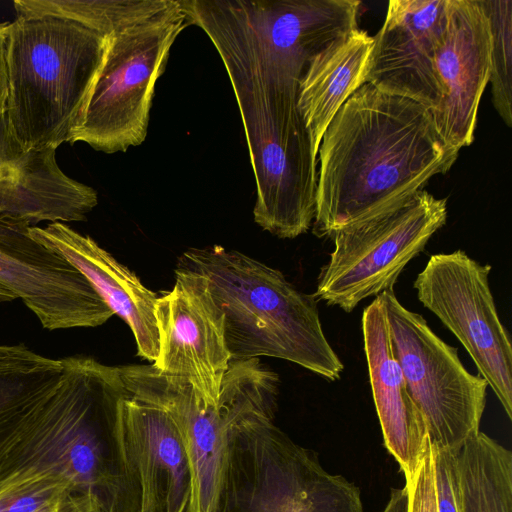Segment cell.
Returning <instances> with one entry per match:
<instances>
[{"instance_id":"cell-27","label":"cell","mask_w":512,"mask_h":512,"mask_svg":"<svg viewBox=\"0 0 512 512\" xmlns=\"http://www.w3.org/2000/svg\"><path fill=\"white\" fill-rule=\"evenodd\" d=\"M6 26L7 22L0 23V122L5 117L8 98Z\"/></svg>"},{"instance_id":"cell-11","label":"cell","mask_w":512,"mask_h":512,"mask_svg":"<svg viewBox=\"0 0 512 512\" xmlns=\"http://www.w3.org/2000/svg\"><path fill=\"white\" fill-rule=\"evenodd\" d=\"M490 265L464 251L432 255L414 281L418 300L457 337L512 418V346L489 285Z\"/></svg>"},{"instance_id":"cell-21","label":"cell","mask_w":512,"mask_h":512,"mask_svg":"<svg viewBox=\"0 0 512 512\" xmlns=\"http://www.w3.org/2000/svg\"><path fill=\"white\" fill-rule=\"evenodd\" d=\"M460 512H512V453L479 431L456 451Z\"/></svg>"},{"instance_id":"cell-2","label":"cell","mask_w":512,"mask_h":512,"mask_svg":"<svg viewBox=\"0 0 512 512\" xmlns=\"http://www.w3.org/2000/svg\"><path fill=\"white\" fill-rule=\"evenodd\" d=\"M429 108L362 85L327 126L320 145L313 233L332 237L423 190L458 158Z\"/></svg>"},{"instance_id":"cell-16","label":"cell","mask_w":512,"mask_h":512,"mask_svg":"<svg viewBox=\"0 0 512 512\" xmlns=\"http://www.w3.org/2000/svg\"><path fill=\"white\" fill-rule=\"evenodd\" d=\"M57 148H26L5 117L0 122V217L30 226L79 222L97 206V191L67 176Z\"/></svg>"},{"instance_id":"cell-10","label":"cell","mask_w":512,"mask_h":512,"mask_svg":"<svg viewBox=\"0 0 512 512\" xmlns=\"http://www.w3.org/2000/svg\"><path fill=\"white\" fill-rule=\"evenodd\" d=\"M127 397L165 410L181 436L190 464L193 490L187 512H209L221 469L229 423L250 410L272 412L265 386L252 375L230 369L217 407L206 404L185 379L159 371L153 364L118 366Z\"/></svg>"},{"instance_id":"cell-26","label":"cell","mask_w":512,"mask_h":512,"mask_svg":"<svg viewBox=\"0 0 512 512\" xmlns=\"http://www.w3.org/2000/svg\"><path fill=\"white\" fill-rule=\"evenodd\" d=\"M456 451L432 445L437 512H460Z\"/></svg>"},{"instance_id":"cell-1","label":"cell","mask_w":512,"mask_h":512,"mask_svg":"<svg viewBox=\"0 0 512 512\" xmlns=\"http://www.w3.org/2000/svg\"><path fill=\"white\" fill-rule=\"evenodd\" d=\"M217 50L240 111L256 183L254 221L279 238L312 226L317 154L298 109L299 83L321 46L284 0H179Z\"/></svg>"},{"instance_id":"cell-17","label":"cell","mask_w":512,"mask_h":512,"mask_svg":"<svg viewBox=\"0 0 512 512\" xmlns=\"http://www.w3.org/2000/svg\"><path fill=\"white\" fill-rule=\"evenodd\" d=\"M119 435L140 498L139 512H187L193 482L179 431L160 407L125 396Z\"/></svg>"},{"instance_id":"cell-5","label":"cell","mask_w":512,"mask_h":512,"mask_svg":"<svg viewBox=\"0 0 512 512\" xmlns=\"http://www.w3.org/2000/svg\"><path fill=\"white\" fill-rule=\"evenodd\" d=\"M109 36L54 15H16L6 26V119L26 148L74 144Z\"/></svg>"},{"instance_id":"cell-19","label":"cell","mask_w":512,"mask_h":512,"mask_svg":"<svg viewBox=\"0 0 512 512\" xmlns=\"http://www.w3.org/2000/svg\"><path fill=\"white\" fill-rule=\"evenodd\" d=\"M364 351L384 444L404 475L417 466L429 438L395 358L380 295L362 314Z\"/></svg>"},{"instance_id":"cell-14","label":"cell","mask_w":512,"mask_h":512,"mask_svg":"<svg viewBox=\"0 0 512 512\" xmlns=\"http://www.w3.org/2000/svg\"><path fill=\"white\" fill-rule=\"evenodd\" d=\"M449 0H391L374 45L366 83L430 110L444 88L435 66Z\"/></svg>"},{"instance_id":"cell-24","label":"cell","mask_w":512,"mask_h":512,"mask_svg":"<svg viewBox=\"0 0 512 512\" xmlns=\"http://www.w3.org/2000/svg\"><path fill=\"white\" fill-rule=\"evenodd\" d=\"M491 33L490 79L496 111L512 127V1L482 0Z\"/></svg>"},{"instance_id":"cell-7","label":"cell","mask_w":512,"mask_h":512,"mask_svg":"<svg viewBox=\"0 0 512 512\" xmlns=\"http://www.w3.org/2000/svg\"><path fill=\"white\" fill-rule=\"evenodd\" d=\"M188 25L179 0L109 36L105 58L74 143L107 154L125 152L146 139L158 78L170 49Z\"/></svg>"},{"instance_id":"cell-25","label":"cell","mask_w":512,"mask_h":512,"mask_svg":"<svg viewBox=\"0 0 512 512\" xmlns=\"http://www.w3.org/2000/svg\"><path fill=\"white\" fill-rule=\"evenodd\" d=\"M404 476L408 512H437L432 444L429 438L417 466Z\"/></svg>"},{"instance_id":"cell-9","label":"cell","mask_w":512,"mask_h":512,"mask_svg":"<svg viewBox=\"0 0 512 512\" xmlns=\"http://www.w3.org/2000/svg\"><path fill=\"white\" fill-rule=\"evenodd\" d=\"M380 296L395 358L432 445L458 450L480 431L488 383L471 374L457 349L439 338L420 314L405 308L393 289Z\"/></svg>"},{"instance_id":"cell-22","label":"cell","mask_w":512,"mask_h":512,"mask_svg":"<svg viewBox=\"0 0 512 512\" xmlns=\"http://www.w3.org/2000/svg\"><path fill=\"white\" fill-rule=\"evenodd\" d=\"M172 0H15L16 15H54L78 21L106 36L154 14Z\"/></svg>"},{"instance_id":"cell-12","label":"cell","mask_w":512,"mask_h":512,"mask_svg":"<svg viewBox=\"0 0 512 512\" xmlns=\"http://www.w3.org/2000/svg\"><path fill=\"white\" fill-rule=\"evenodd\" d=\"M30 225L0 217V286L20 299L43 328L97 327L114 313L69 262L37 242Z\"/></svg>"},{"instance_id":"cell-28","label":"cell","mask_w":512,"mask_h":512,"mask_svg":"<svg viewBox=\"0 0 512 512\" xmlns=\"http://www.w3.org/2000/svg\"><path fill=\"white\" fill-rule=\"evenodd\" d=\"M382 512H408V498L405 487L394 488Z\"/></svg>"},{"instance_id":"cell-18","label":"cell","mask_w":512,"mask_h":512,"mask_svg":"<svg viewBox=\"0 0 512 512\" xmlns=\"http://www.w3.org/2000/svg\"><path fill=\"white\" fill-rule=\"evenodd\" d=\"M30 235L73 265L104 303L130 327L137 353L154 362L158 355L155 318L157 295L137 275L116 260L90 236L62 222L30 226Z\"/></svg>"},{"instance_id":"cell-8","label":"cell","mask_w":512,"mask_h":512,"mask_svg":"<svg viewBox=\"0 0 512 512\" xmlns=\"http://www.w3.org/2000/svg\"><path fill=\"white\" fill-rule=\"evenodd\" d=\"M447 214L446 199L423 189L340 229L331 237L334 249L319 273L314 298L351 312L362 300L393 289Z\"/></svg>"},{"instance_id":"cell-23","label":"cell","mask_w":512,"mask_h":512,"mask_svg":"<svg viewBox=\"0 0 512 512\" xmlns=\"http://www.w3.org/2000/svg\"><path fill=\"white\" fill-rule=\"evenodd\" d=\"M90 497L67 476L45 474L1 493L0 512H84Z\"/></svg>"},{"instance_id":"cell-13","label":"cell","mask_w":512,"mask_h":512,"mask_svg":"<svg viewBox=\"0 0 512 512\" xmlns=\"http://www.w3.org/2000/svg\"><path fill=\"white\" fill-rule=\"evenodd\" d=\"M173 289L157 298L158 355L155 368L187 380L207 405L217 407L231 357L224 315L207 280L176 268Z\"/></svg>"},{"instance_id":"cell-29","label":"cell","mask_w":512,"mask_h":512,"mask_svg":"<svg viewBox=\"0 0 512 512\" xmlns=\"http://www.w3.org/2000/svg\"><path fill=\"white\" fill-rule=\"evenodd\" d=\"M84 512H103L98 501L94 497H90Z\"/></svg>"},{"instance_id":"cell-30","label":"cell","mask_w":512,"mask_h":512,"mask_svg":"<svg viewBox=\"0 0 512 512\" xmlns=\"http://www.w3.org/2000/svg\"><path fill=\"white\" fill-rule=\"evenodd\" d=\"M15 296L4 287L0 286V301H12Z\"/></svg>"},{"instance_id":"cell-15","label":"cell","mask_w":512,"mask_h":512,"mask_svg":"<svg viewBox=\"0 0 512 512\" xmlns=\"http://www.w3.org/2000/svg\"><path fill=\"white\" fill-rule=\"evenodd\" d=\"M435 66L444 96L430 111L443 140L460 150L474 141L480 100L490 79L491 33L482 0H449Z\"/></svg>"},{"instance_id":"cell-20","label":"cell","mask_w":512,"mask_h":512,"mask_svg":"<svg viewBox=\"0 0 512 512\" xmlns=\"http://www.w3.org/2000/svg\"><path fill=\"white\" fill-rule=\"evenodd\" d=\"M374 38L355 28L330 42L309 62L299 83L298 109L318 154L334 116L367 81Z\"/></svg>"},{"instance_id":"cell-3","label":"cell","mask_w":512,"mask_h":512,"mask_svg":"<svg viewBox=\"0 0 512 512\" xmlns=\"http://www.w3.org/2000/svg\"><path fill=\"white\" fill-rule=\"evenodd\" d=\"M104 396L87 362L0 344V494L45 474L80 491L101 446Z\"/></svg>"},{"instance_id":"cell-6","label":"cell","mask_w":512,"mask_h":512,"mask_svg":"<svg viewBox=\"0 0 512 512\" xmlns=\"http://www.w3.org/2000/svg\"><path fill=\"white\" fill-rule=\"evenodd\" d=\"M262 411L228 425L209 512H363L360 489L331 474Z\"/></svg>"},{"instance_id":"cell-4","label":"cell","mask_w":512,"mask_h":512,"mask_svg":"<svg viewBox=\"0 0 512 512\" xmlns=\"http://www.w3.org/2000/svg\"><path fill=\"white\" fill-rule=\"evenodd\" d=\"M177 268L207 280L224 315L231 360L268 356L340 378L344 365L324 335L317 300L281 271L219 245L187 250Z\"/></svg>"}]
</instances>
